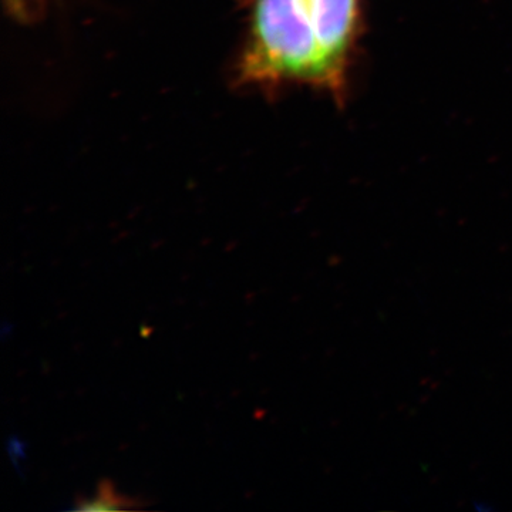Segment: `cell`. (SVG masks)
<instances>
[{"instance_id":"obj_2","label":"cell","mask_w":512,"mask_h":512,"mask_svg":"<svg viewBox=\"0 0 512 512\" xmlns=\"http://www.w3.org/2000/svg\"><path fill=\"white\" fill-rule=\"evenodd\" d=\"M309 6L333 92L338 93L359 28V0H309Z\"/></svg>"},{"instance_id":"obj_1","label":"cell","mask_w":512,"mask_h":512,"mask_svg":"<svg viewBox=\"0 0 512 512\" xmlns=\"http://www.w3.org/2000/svg\"><path fill=\"white\" fill-rule=\"evenodd\" d=\"M249 82H305L333 92L309 0H255L241 64Z\"/></svg>"},{"instance_id":"obj_3","label":"cell","mask_w":512,"mask_h":512,"mask_svg":"<svg viewBox=\"0 0 512 512\" xmlns=\"http://www.w3.org/2000/svg\"><path fill=\"white\" fill-rule=\"evenodd\" d=\"M137 500L124 497L114 491L110 481H101L99 491L93 497L77 498L73 510L77 511H121L136 510Z\"/></svg>"}]
</instances>
